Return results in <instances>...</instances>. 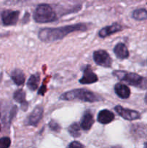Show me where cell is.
<instances>
[{
  "instance_id": "23",
  "label": "cell",
  "mask_w": 147,
  "mask_h": 148,
  "mask_svg": "<svg viewBox=\"0 0 147 148\" xmlns=\"http://www.w3.org/2000/svg\"><path fill=\"white\" fill-rule=\"evenodd\" d=\"M68 148H84V146L83 145H82L80 143H79V142L74 141L72 142V143L69 145Z\"/></svg>"
},
{
  "instance_id": "28",
  "label": "cell",
  "mask_w": 147,
  "mask_h": 148,
  "mask_svg": "<svg viewBox=\"0 0 147 148\" xmlns=\"http://www.w3.org/2000/svg\"><path fill=\"white\" fill-rule=\"evenodd\" d=\"M0 131H1V125H0Z\"/></svg>"
},
{
  "instance_id": "25",
  "label": "cell",
  "mask_w": 147,
  "mask_h": 148,
  "mask_svg": "<svg viewBox=\"0 0 147 148\" xmlns=\"http://www.w3.org/2000/svg\"><path fill=\"white\" fill-rule=\"evenodd\" d=\"M112 148H122V147L119 145H116V146H114V147H112Z\"/></svg>"
},
{
  "instance_id": "8",
  "label": "cell",
  "mask_w": 147,
  "mask_h": 148,
  "mask_svg": "<svg viewBox=\"0 0 147 148\" xmlns=\"http://www.w3.org/2000/svg\"><path fill=\"white\" fill-rule=\"evenodd\" d=\"M43 108L41 106H37L35 108L27 119V124L31 126H37L43 117Z\"/></svg>"
},
{
  "instance_id": "18",
  "label": "cell",
  "mask_w": 147,
  "mask_h": 148,
  "mask_svg": "<svg viewBox=\"0 0 147 148\" xmlns=\"http://www.w3.org/2000/svg\"><path fill=\"white\" fill-rule=\"evenodd\" d=\"M69 134L73 137H79L81 135L80 126L77 123H73L68 129Z\"/></svg>"
},
{
  "instance_id": "7",
  "label": "cell",
  "mask_w": 147,
  "mask_h": 148,
  "mask_svg": "<svg viewBox=\"0 0 147 148\" xmlns=\"http://www.w3.org/2000/svg\"><path fill=\"white\" fill-rule=\"evenodd\" d=\"M115 111L120 116L124 119L128 120V121H133V120L138 119H140V114L137 111L133 110L126 109L122 108L120 106H116L115 107Z\"/></svg>"
},
{
  "instance_id": "27",
  "label": "cell",
  "mask_w": 147,
  "mask_h": 148,
  "mask_svg": "<svg viewBox=\"0 0 147 148\" xmlns=\"http://www.w3.org/2000/svg\"><path fill=\"white\" fill-rule=\"evenodd\" d=\"M146 101L147 102V95H146Z\"/></svg>"
},
{
  "instance_id": "17",
  "label": "cell",
  "mask_w": 147,
  "mask_h": 148,
  "mask_svg": "<svg viewBox=\"0 0 147 148\" xmlns=\"http://www.w3.org/2000/svg\"><path fill=\"white\" fill-rule=\"evenodd\" d=\"M39 82H40V75L38 74L33 75L30 77L27 82V86L30 90H35L37 89Z\"/></svg>"
},
{
  "instance_id": "9",
  "label": "cell",
  "mask_w": 147,
  "mask_h": 148,
  "mask_svg": "<svg viewBox=\"0 0 147 148\" xmlns=\"http://www.w3.org/2000/svg\"><path fill=\"white\" fill-rule=\"evenodd\" d=\"M97 81V76L94 73L91 66L89 65H86L84 69L83 77L79 79V82L81 84H84V85H87V84L95 83Z\"/></svg>"
},
{
  "instance_id": "5",
  "label": "cell",
  "mask_w": 147,
  "mask_h": 148,
  "mask_svg": "<svg viewBox=\"0 0 147 148\" xmlns=\"http://www.w3.org/2000/svg\"><path fill=\"white\" fill-rule=\"evenodd\" d=\"M93 59L97 64L103 67H110L112 65L110 56L104 50L95 51L93 53Z\"/></svg>"
},
{
  "instance_id": "1",
  "label": "cell",
  "mask_w": 147,
  "mask_h": 148,
  "mask_svg": "<svg viewBox=\"0 0 147 148\" xmlns=\"http://www.w3.org/2000/svg\"><path fill=\"white\" fill-rule=\"evenodd\" d=\"M88 26L84 23L71 25L64 27H54V28H43L39 31L38 38L41 41L50 43L63 38L68 34L76 31H85Z\"/></svg>"
},
{
  "instance_id": "11",
  "label": "cell",
  "mask_w": 147,
  "mask_h": 148,
  "mask_svg": "<svg viewBox=\"0 0 147 148\" xmlns=\"http://www.w3.org/2000/svg\"><path fill=\"white\" fill-rule=\"evenodd\" d=\"M114 119H115V115H114L113 113L107 109L99 111L97 116L98 122L102 124H109L113 121Z\"/></svg>"
},
{
  "instance_id": "13",
  "label": "cell",
  "mask_w": 147,
  "mask_h": 148,
  "mask_svg": "<svg viewBox=\"0 0 147 148\" xmlns=\"http://www.w3.org/2000/svg\"><path fill=\"white\" fill-rule=\"evenodd\" d=\"M115 92L119 98L126 99L130 97L131 90L127 85L122 83H117L115 85Z\"/></svg>"
},
{
  "instance_id": "2",
  "label": "cell",
  "mask_w": 147,
  "mask_h": 148,
  "mask_svg": "<svg viewBox=\"0 0 147 148\" xmlns=\"http://www.w3.org/2000/svg\"><path fill=\"white\" fill-rule=\"evenodd\" d=\"M60 99L63 101H73L80 100L84 102L94 103L100 101V98L97 96L94 92L86 89H75L66 92L60 96Z\"/></svg>"
},
{
  "instance_id": "21",
  "label": "cell",
  "mask_w": 147,
  "mask_h": 148,
  "mask_svg": "<svg viewBox=\"0 0 147 148\" xmlns=\"http://www.w3.org/2000/svg\"><path fill=\"white\" fill-rule=\"evenodd\" d=\"M49 127L52 130L55 132H59L61 130V127L59 124H58L56 121L51 120V121L49 122Z\"/></svg>"
},
{
  "instance_id": "24",
  "label": "cell",
  "mask_w": 147,
  "mask_h": 148,
  "mask_svg": "<svg viewBox=\"0 0 147 148\" xmlns=\"http://www.w3.org/2000/svg\"><path fill=\"white\" fill-rule=\"evenodd\" d=\"M46 84H44V82H43L41 88H40V90H39L38 94H40V95H43L45 94V92H46Z\"/></svg>"
},
{
  "instance_id": "10",
  "label": "cell",
  "mask_w": 147,
  "mask_h": 148,
  "mask_svg": "<svg viewBox=\"0 0 147 148\" xmlns=\"http://www.w3.org/2000/svg\"><path fill=\"white\" fill-rule=\"evenodd\" d=\"M122 27L118 23H114L111 25L107 26L101 29L99 31V36L100 38H106L110 35L122 30Z\"/></svg>"
},
{
  "instance_id": "4",
  "label": "cell",
  "mask_w": 147,
  "mask_h": 148,
  "mask_svg": "<svg viewBox=\"0 0 147 148\" xmlns=\"http://www.w3.org/2000/svg\"><path fill=\"white\" fill-rule=\"evenodd\" d=\"M34 20L36 23H48L56 20V14L50 5L46 4H39L34 12Z\"/></svg>"
},
{
  "instance_id": "15",
  "label": "cell",
  "mask_w": 147,
  "mask_h": 148,
  "mask_svg": "<svg viewBox=\"0 0 147 148\" xmlns=\"http://www.w3.org/2000/svg\"><path fill=\"white\" fill-rule=\"evenodd\" d=\"M11 78L13 82L17 85H22L25 81V76L23 72L20 69H15L11 72Z\"/></svg>"
},
{
  "instance_id": "22",
  "label": "cell",
  "mask_w": 147,
  "mask_h": 148,
  "mask_svg": "<svg viewBox=\"0 0 147 148\" xmlns=\"http://www.w3.org/2000/svg\"><path fill=\"white\" fill-rule=\"evenodd\" d=\"M28 1V0H5L4 2L5 4H9V5H13V4H20V3L25 2V1Z\"/></svg>"
},
{
  "instance_id": "26",
  "label": "cell",
  "mask_w": 147,
  "mask_h": 148,
  "mask_svg": "<svg viewBox=\"0 0 147 148\" xmlns=\"http://www.w3.org/2000/svg\"><path fill=\"white\" fill-rule=\"evenodd\" d=\"M144 148H147V143H146L144 144Z\"/></svg>"
},
{
  "instance_id": "6",
  "label": "cell",
  "mask_w": 147,
  "mask_h": 148,
  "mask_svg": "<svg viewBox=\"0 0 147 148\" xmlns=\"http://www.w3.org/2000/svg\"><path fill=\"white\" fill-rule=\"evenodd\" d=\"M20 15L19 11L6 10L1 13V20L4 25H14L17 23Z\"/></svg>"
},
{
  "instance_id": "20",
  "label": "cell",
  "mask_w": 147,
  "mask_h": 148,
  "mask_svg": "<svg viewBox=\"0 0 147 148\" xmlns=\"http://www.w3.org/2000/svg\"><path fill=\"white\" fill-rule=\"evenodd\" d=\"M11 145V140L9 137H2L0 139V148H9Z\"/></svg>"
},
{
  "instance_id": "16",
  "label": "cell",
  "mask_w": 147,
  "mask_h": 148,
  "mask_svg": "<svg viewBox=\"0 0 147 148\" xmlns=\"http://www.w3.org/2000/svg\"><path fill=\"white\" fill-rule=\"evenodd\" d=\"M13 98L15 101H17L19 103H21L22 108L24 111H25V108L27 107V103L25 100V92L22 90H17L15 91L13 95Z\"/></svg>"
},
{
  "instance_id": "14",
  "label": "cell",
  "mask_w": 147,
  "mask_h": 148,
  "mask_svg": "<svg viewBox=\"0 0 147 148\" xmlns=\"http://www.w3.org/2000/svg\"><path fill=\"white\" fill-rule=\"evenodd\" d=\"M114 53L118 59H127L129 56V52L125 45L122 43H119L114 48Z\"/></svg>"
},
{
  "instance_id": "3",
  "label": "cell",
  "mask_w": 147,
  "mask_h": 148,
  "mask_svg": "<svg viewBox=\"0 0 147 148\" xmlns=\"http://www.w3.org/2000/svg\"><path fill=\"white\" fill-rule=\"evenodd\" d=\"M114 76L127 84L141 89L147 90V79L142 77L138 74L131 73L125 71L116 70L112 72Z\"/></svg>"
},
{
  "instance_id": "19",
  "label": "cell",
  "mask_w": 147,
  "mask_h": 148,
  "mask_svg": "<svg viewBox=\"0 0 147 148\" xmlns=\"http://www.w3.org/2000/svg\"><path fill=\"white\" fill-rule=\"evenodd\" d=\"M133 17L137 20H144L147 18V11L144 9H138L133 12Z\"/></svg>"
},
{
  "instance_id": "12",
  "label": "cell",
  "mask_w": 147,
  "mask_h": 148,
  "mask_svg": "<svg viewBox=\"0 0 147 148\" xmlns=\"http://www.w3.org/2000/svg\"><path fill=\"white\" fill-rule=\"evenodd\" d=\"M94 121H95V120H94L93 115L91 114V112L87 111L84 114L83 116H82V120H81L80 127L84 130L87 131V130H90L91 127H92Z\"/></svg>"
}]
</instances>
